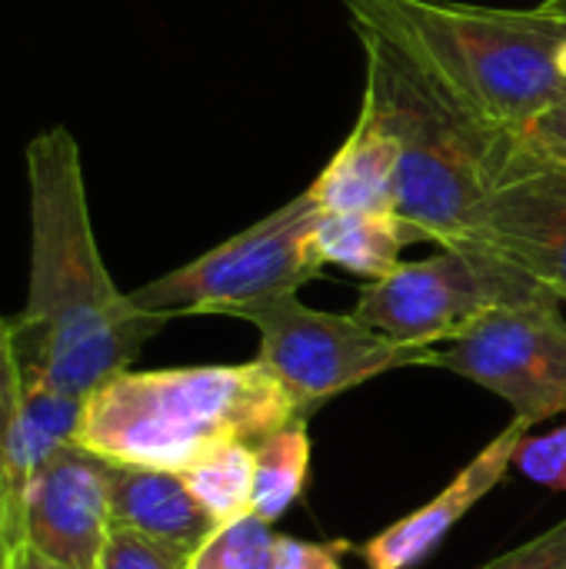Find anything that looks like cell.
I'll return each instance as SVG.
<instances>
[{"label": "cell", "mask_w": 566, "mask_h": 569, "mask_svg": "<svg viewBox=\"0 0 566 569\" xmlns=\"http://www.w3.org/2000/svg\"><path fill=\"white\" fill-rule=\"evenodd\" d=\"M30 183V283L13 320L17 357L27 383L90 397L130 370L143 343L170 317L140 310L117 290L90 223L80 147L53 127L27 143Z\"/></svg>", "instance_id": "cell-1"}, {"label": "cell", "mask_w": 566, "mask_h": 569, "mask_svg": "<svg viewBox=\"0 0 566 569\" xmlns=\"http://www.w3.org/2000/svg\"><path fill=\"white\" fill-rule=\"evenodd\" d=\"M354 30L377 33L490 127L517 133L566 97V0L480 7L460 0H340Z\"/></svg>", "instance_id": "cell-2"}, {"label": "cell", "mask_w": 566, "mask_h": 569, "mask_svg": "<svg viewBox=\"0 0 566 569\" xmlns=\"http://www.w3.org/2000/svg\"><path fill=\"white\" fill-rule=\"evenodd\" d=\"M357 37L367 50L364 100L400 143L397 213L420 243L464 247L487 200L540 163L524 153L517 133L470 113L407 53L377 33L357 30Z\"/></svg>", "instance_id": "cell-3"}, {"label": "cell", "mask_w": 566, "mask_h": 569, "mask_svg": "<svg viewBox=\"0 0 566 569\" xmlns=\"http://www.w3.org/2000/svg\"><path fill=\"white\" fill-rule=\"evenodd\" d=\"M297 420V403L260 360L120 370L87 397L80 443L113 463L183 473L227 443L257 447Z\"/></svg>", "instance_id": "cell-4"}, {"label": "cell", "mask_w": 566, "mask_h": 569, "mask_svg": "<svg viewBox=\"0 0 566 569\" xmlns=\"http://www.w3.org/2000/svg\"><path fill=\"white\" fill-rule=\"evenodd\" d=\"M320 213L314 193L304 190L203 257L137 287L130 300L140 310L173 320L197 313L240 317L257 303L290 297L327 267L317 247Z\"/></svg>", "instance_id": "cell-5"}, {"label": "cell", "mask_w": 566, "mask_h": 569, "mask_svg": "<svg viewBox=\"0 0 566 569\" xmlns=\"http://www.w3.org/2000/svg\"><path fill=\"white\" fill-rule=\"evenodd\" d=\"M544 300L557 297L494 250L440 247L427 260L400 263L387 277L370 280L357 297L354 317L390 340L440 347L497 307Z\"/></svg>", "instance_id": "cell-6"}, {"label": "cell", "mask_w": 566, "mask_h": 569, "mask_svg": "<svg viewBox=\"0 0 566 569\" xmlns=\"http://www.w3.org/2000/svg\"><path fill=\"white\" fill-rule=\"evenodd\" d=\"M260 333L257 360L284 383L300 420H310L334 397L400 367H427L434 347H410L367 327L354 313H324L290 297L240 313Z\"/></svg>", "instance_id": "cell-7"}, {"label": "cell", "mask_w": 566, "mask_h": 569, "mask_svg": "<svg viewBox=\"0 0 566 569\" xmlns=\"http://www.w3.org/2000/svg\"><path fill=\"white\" fill-rule=\"evenodd\" d=\"M500 400L537 427L566 410V320L557 300L497 307L467 333L430 350V363Z\"/></svg>", "instance_id": "cell-8"}, {"label": "cell", "mask_w": 566, "mask_h": 569, "mask_svg": "<svg viewBox=\"0 0 566 569\" xmlns=\"http://www.w3.org/2000/svg\"><path fill=\"white\" fill-rule=\"evenodd\" d=\"M27 543L70 569H97L110 520L107 460L83 443L63 447L20 490Z\"/></svg>", "instance_id": "cell-9"}, {"label": "cell", "mask_w": 566, "mask_h": 569, "mask_svg": "<svg viewBox=\"0 0 566 569\" xmlns=\"http://www.w3.org/2000/svg\"><path fill=\"white\" fill-rule=\"evenodd\" d=\"M464 247H487L566 303V170L534 167L484 207Z\"/></svg>", "instance_id": "cell-10"}, {"label": "cell", "mask_w": 566, "mask_h": 569, "mask_svg": "<svg viewBox=\"0 0 566 569\" xmlns=\"http://www.w3.org/2000/svg\"><path fill=\"white\" fill-rule=\"evenodd\" d=\"M534 427L514 420L497 440H490L427 507L407 513L374 540L360 547L367 569H414L420 567L447 537L450 530L510 473L517 447Z\"/></svg>", "instance_id": "cell-11"}, {"label": "cell", "mask_w": 566, "mask_h": 569, "mask_svg": "<svg viewBox=\"0 0 566 569\" xmlns=\"http://www.w3.org/2000/svg\"><path fill=\"white\" fill-rule=\"evenodd\" d=\"M107 483L113 527L137 530L193 557L217 533L214 517L200 507L180 470L107 460Z\"/></svg>", "instance_id": "cell-12"}, {"label": "cell", "mask_w": 566, "mask_h": 569, "mask_svg": "<svg viewBox=\"0 0 566 569\" xmlns=\"http://www.w3.org/2000/svg\"><path fill=\"white\" fill-rule=\"evenodd\" d=\"M397 173L400 143L364 100L350 137L307 190L324 213H397Z\"/></svg>", "instance_id": "cell-13"}, {"label": "cell", "mask_w": 566, "mask_h": 569, "mask_svg": "<svg viewBox=\"0 0 566 569\" xmlns=\"http://www.w3.org/2000/svg\"><path fill=\"white\" fill-rule=\"evenodd\" d=\"M87 397L63 393L43 383H27L17 413L0 443V473L10 487H23L50 457L80 443Z\"/></svg>", "instance_id": "cell-14"}, {"label": "cell", "mask_w": 566, "mask_h": 569, "mask_svg": "<svg viewBox=\"0 0 566 569\" xmlns=\"http://www.w3.org/2000/svg\"><path fill=\"white\" fill-rule=\"evenodd\" d=\"M420 243L417 230L400 213H320L317 247L327 267H340L364 280H380L397 270L407 247Z\"/></svg>", "instance_id": "cell-15"}, {"label": "cell", "mask_w": 566, "mask_h": 569, "mask_svg": "<svg viewBox=\"0 0 566 569\" xmlns=\"http://www.w3.org/2000/svg\"><path fill=\"white\" fill-rule=\"evenodd\" d=\"M257 477H254V513L267 523H277L304 493L310 473V437L307 420H297L254 447Z\"/></svg>", "instance_id": "cell-16"}, {"label": "cell", "mask_w": 566, "mask_h": 569, "mask_svg": "<svg viewBox=\"0 0 566 569\" xmlns=\"http://www.w3.org/2000/svg\"><path fill=\"white\" fill-rule=\"evenodd\" d=\"M193 497L214 517L217 527H227L247 513H254V477H257V453L250 443H227L190 470H183Z\"/></svg>", "instance_id": "cell-17"}, {"label": "cell", "mask_w": 566, "mask_h": 569, "mask_svg": "<svg viewBox=\"0 0 566 569\" xmlns=\"http://www.w3.org/2000/svg\"><path fill=\"white\" fill-rule=\"evenodd\" d=\"M277 543L280 537L274 533V523L247 513L227 527H217V533L197 550L193 569H274Z\"/></svg>", "instance_id": "cell-18"}, {"label": "cell", "mask_w": 566, "mask_h": 569, "mask_svg": "<svg viewBox=\"0 0 566 569\" xmlns=\"http://www.w3.org/2000/svg\"><path fill=\"white\" fill-rule=\"evenodd\" d=\"M97 569H193V553L127 527H110Z\"/></svg>", "instance_id": "cell-19"}, {"label": "cell", "mask_w": 566, "mask_h": 569, "mask_svg": "<svg viewBox=\"0 0 566 569\" xmlns=\"http://www.w3.org/2000/svg\"><path fill=\"white\" fill-rule=\"evenodd\" d=\"M514 467L537 487L566 493V423L544 437L527 433L524 443L517 447Z\"/></svg>", "instance_id": "cell-20"}, {"label": "cell", "mask_w": 566, "mask_h": 569, "mask_svg": "<svg viewBox=\"0 0 566 569\" xmlns=\"http://www.w3.org/2000/svg\"><path fill=\"white\" fill-rule=\"evenodd\" d=\"M517 140L534 163L566 170V97L527 120L517 130Z\"/></svg>", "instance_id": "cell-21"}, {"label": "cell", "mask_w": 566, "mask_h": 569, "mask_svg": "<svg viewBox=\"0 0 566 569\" xmlns=\"http://www.w3.org/2000/svg\"><path fill=\"white\" fill-rule=\"evenodd\" d=\"M484 569H566V520L540 533L537 540L490 560Z\"/></svg>", "instance_id": "cell-22"}, {"label": "cell", "mask_w": 566, "mask_h": 569, "mask_svg": "<svg viewBox=\"0 0 566 569\" xmlns=\"http://www.w3.org/2000/svg\"><path fill=\"white\" fill-rule=\"evenodd\" d=\"M23 367L17 357V340H13V320L0 317V443L7 437V427L17 413V403L23 397Z\"/></svg>", "instance_id": "cell-23"}, {"label": "cell", "mask_w": 566, "mask_h": 569, "mask_svg": "<svg viewBox=\"0 0 566 569\" xmlns=\"http://www.w3.org/2000/svg\"><path fill=\"white\" fill-rule=\"evenodd\" d=\"M344 543H307L294 537H280L274 569H344Z\"/></svg>", "instance_id": "cell-24"}, {"label": "cell", "mask_w": 566, "mask_h": 569, "mask_svg": "<svg viewBox=\"0 0 566 569\" xmlns=\"http://www.w3.org/2000/svg\"><path fill=\"white\" fill-rule=\"evenodd\" d=\"M20 540V493L0 473V569H13Z\"/></svg>", "instance_id": "cell-25"}, {"label": "cell", "mask_w": 566, "mask_h": 569, "mask_svg": "<svg viewBox=\"0 0 566 569\" xmlns=\"http://www.w3.org/2000/svg\"><path fill=\"white\" fill-rule=\"evenodd\" d=\"M13 569H70V567H63V563H57V560H50V557L37 553V550L27 543V537H23V523H20V540H17V553H13Z\"/></svg>", "instance_id": "cell-26"}, {"label": "cell", "mask_w": 566, "mask_h": 569, "mask_svg": "<svg viewBox=\"0 0 566 569\" xmlns=\"http://www.w3.org/2000/svg\"><path fill=\"white\" fill-rule=\"evenodd\" d=\"M560 67H564V73H566V47H564V53H560Z\"/></svg>", "instance_id": "cell-27"}]
</instances>
